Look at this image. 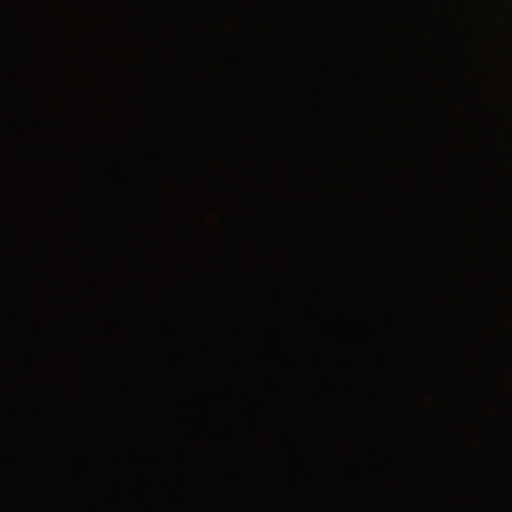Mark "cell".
Listing matches in <instances>:
<instances>
[]
</instances>
